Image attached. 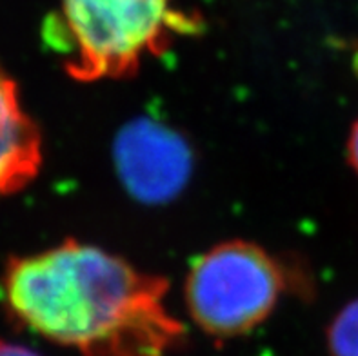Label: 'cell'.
<instances>
[{"mask_svg":"<svg viewBox=\"0 0 358 356\" xmlns=\"http://www.w3.org/2000/svg\"><path fill=\"white\" fill-rule=\"evenodd\" d=\"M2 293L15 320L82 356H168L186 339L166 278L73 238L11 258Z\"/></svg>","mask_w":358,"mask_h":356,"instance_id":"6da1fadb","label":"cell"},{"mask_svg":"<svg viewBox=\"0 0 358 356\" xmlns=\"http://www.w3.org/2000/svg\"><path fill=\"white\" fill-rule=\"evenodd\" d=\"M175 0H62L44 38L80 82L131 77L150 57H160L178 36L199 31V20Z\"/></svg>","mask_w":358,"mask_h":356,"instance_id":"7a4b0ae2","label":"cell"},{"mask_svg":"<svg viewBox=\"0 0 358 356\" xmlns=\"http://www.w3.org/2000/svg\"><path fill=\"white\" fill-rule=\"evenodd\" d=\"M284 264L253 242L227 240L189 267L184 300L191 320L213 340L244 336L268 320L289 291Z\"/></svg>","mask_w":358,"mask_h":356,"instance_id":"3957f363","label":"cell"},{"mask_svg":"<svg viewBox=\"0 0 358 356\" xmlns=\"http://www.w3.org/2000/svg\"><path fill=\"white\" fill-rule=\"evenodd\" d=\"M113 160L124 190L145 206H164L177 199L195 166L186 136L148 117L127 122L118 131Z\"/></svg>","mask_w":358,"mask_h":356,"instance_id":"277c9868","label":"cell"},{"mask_svg":"<svg viewBox=\"0 0 358 356\" xmlns=\"http://www.w3.org/2000/svg\"><path fill=\"white\" fill-rule=\"evenodd\" d=\"M41 164V131L22 109L17 84L0 68V199L26 187Z\"/></svg>","mask_w":358,"mask_h":356,"instance_id":"5b68a950","label":"cell"},{"mask_svg":"<svg viewBox=\"0 0 358 356\" xmlns=\"http://www.w3.org/2000/svg\"><path fill=\"white\" fill-rule=\"evenodd\" d=\"M329 356H358V297L333 316L326 329Z\"/></svg>","mask_w":358,"mask_h":356,"instance_id":"8992f818","label":"cell"},{"mask_svg":"<svg viewBox=\"0 0 358 356\" xmlns=\"http://www.w3.org/2000/svg\"><path fill=\"white\" fill-rule=\"evenodd\" d=\"M345 155H348V164L358 176V118L353 122V126L350 129L348 144H345Z\"/></svg>","mask_w":358,"mask_h":356,"instance_id":"52a82bcc","label":"cell"},{"mask_svg":"<svg viewBox=\"0 0 358 356\" xmlns=\"http://www.w3.org/2000/svg\"><path fill=\"white\" fill-rule=\"evenodd\" d=\"M0 356H42L22 343H13L0 339Z\"/></svg>","mask_w":358,"mask_h":356,"instance_id":"ba28073f","label":"cell"}]
</instances>
